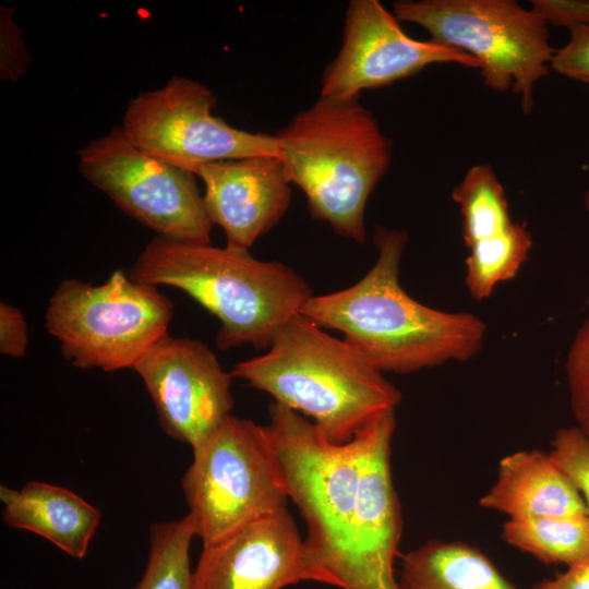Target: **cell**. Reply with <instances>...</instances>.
I'll return each instance as SVG.
<instances>
[{
	"mask_svg": "<svg viewBox=\"0 0 589 589\" xmlns=\"http://www.w3.org/2000/svg\"><path fill=\"white\" fill-rule=\"evenodd\" d=\"M402 230L376 227L378 256L356 284L313 296L300 314L322 328L344 334V340L381 373H411L477 356L485 324L468 312H446L412 299L399 283L407 244Z\"/></svg>",
	"mask_w": 589,
	"mask_h": 589,
	"instance_id": "cell-1",
	"label": "cell"
},
{
	"mask_svg": "<svg viewBox=\"0 0 589 589\" xmlns=\"http://www.w3.org/2000/svg\"><path fill=\"white\" fill-rule=\"evenodd\" d=\"M134 281L182 290L213 314L221 350L268 348L280 328L313 297L293 268L262 261L249 249L187 243L155 236L129 272Z\"/></svg>",
	"mask_w": 589,
	"mask_h": 589,
	"instance_id": "cell-2",
	"label": "cell"
},
{
	"mask_svg": "<svg viewBox=\"0 0 589 589\" xmlns=\"http://www.w3.org/2000/svg\"><path fill=\"white\" fill-rule=\"evenodd\" d=\"M232 377L269 394L312 422L334 444H346L401 401L397 387L344 339L300 313L267 352L238 362Z\"/></svg>",
	"mask_w": 589,
	"mask_h": 589,
	"instance_id": "cell-3",
	"label": "cell"
},
{
	"mask_svg": "<svg viewBox=\"0 0 589 589\" xmlns=\"http://www.w3.org/2000/svg\"><path fill=\"white\" fill-rule=\"evenodd\" d=\"M286 175L313 218L358 243L366 239L368 200L386 173L390 140L360 96H321L277 134Z\"/></svg>",
	"mask_w": 589,
	"mask_h": 589,
	"instance_id": "cell-4",
	"label": "cell"
},
{
	"mask_svg": "<svg viewBox=\"0 0 589 589\" xmlns=\"http://www.w3.org/2000/svg\"><path fill=\"white\" fill-rule=\"evenodd\" d=\"M172 316V301L156 286L117 269L101 285L62 280L49 299L45 325L74 366L113 372L133 369L168 334Z\"/></svg>",
	"mask_w": 589,
	"mask_h": 589,
	"instance_id": "cell-5",
	"label": "cell"
},
{
	"mask_svg": "<svg viewBox=\"0 0 589 589\" xmlns=\"http://www.w3.org/2000/svg\"><path fill=\"white\" fill-rule=\"evenodd\" d=\"M393 14L426 29L430 40L476 58L489 88H510L521 111H532L534 85L548 75L555 51L532 9L515 0H406L394 3Z\"/></svg>",
	"mask_w": 589,
	"mask_h": 589,
	"instance_id": "cell-6",
	"label": "cell"
},
{
	"mask_svg": "<svg viewBox=\"0 0 589 589\" xmlns=\"http://www.w3.org/2000/svg\"><path fill=\"white\" fill-rule=\"evenodd\" d=\"M181 486L203 546L287 509L264 425L232 414L193 450Z\"/></svg>",
	"mask_w": 589,
	"mask_h": 589,
	"instance_id": "cell-7",
	"label": "cell"
},
{
	"mask_svg": "<svg viewBox=\"0 0 589 589\" xmlns=\"http://www.w3.org/2000/svg\"><path fill=\"white\" fill-rule=\"evenodd\" d=\"M79 171L156 236L211 244V223L193 172L139 148L121 127L77 151Z\"/></svg>",
	"mask_w": 589,
	"mask_h": 589,
	"instance_id": "cell-8",
	"label": "cell"
},
{
	"mask_svg": "<svg viewBox=\"0 0 589 589\" xmlns=\"http://www.w3.org/2000/svg\"><path fill=\"white\" fill-rule=\"evenodd\" d=\"M216 105L206 85L175 75L132 98L121 128L145 153L194 175L201 165L217 160L279 156L276 134L235 128L212 113Z\"/></svg>",
	"mask_w": 589,
	"mask_h": 589,
	"instance_id": "cell-9",
	"label": "cell"
},
{
	"mask_svg": "<svg viewBox=\"0 0 589 589\" xmlns=\"http://www.w3.org/2000/svg\"><path fill=\"white\" fill-rule=\"evenodd\" d=\"M395 410L360 431V478L341 553L330 576L341 589H400L394 563L402 519L390 468Z\"/></svg>",
	"mask_w": 589,
	"mask_h": 589,
	"instance_id": "cell-10",
	"label": "cell"
},
{
	"mask_svg": "<svg viewBox=\"0 0 589 589\" xmlns=\"http://www.w3.org/2000/svg\"><path fill=\"white\" fill-rule=\"evenodd\" d=\"M170 437L201 447L231 416V373L199 339L169 334L134 364Z\"/></svg>",
	"mask_w": 589,
	"mask_h": 589,
	"instance_id": "cell-11",
	"label": "cell"
},
{
	"mask_svg": "<svg viewBox=\"0 0 589 589\" xmlns=\"http://www.w3.org/2000/svg\"><path fill=\"white\" fill-rule=\"evenodd\" d=\"M458 63L480 69L470 55L417 40L401 28L397 17L377 0L350 1L342 43L321 79V96L350 98L412 76L434 63Z\"/></svg>",
	"mask_w": 589,
	"mask_h": 589,
	"instance_id": "cell-12",
	"label": "cell"
},
{
	"mask_svg": "<svg viewBox=\"0 0 589 589\" xmlns=\"http://www.w3.org/2000/svg\"><path fill=\"white\" fill-rule=\"evenodd\" d=\"M302 581L327 585L287 509L203 546L193 570V589H284Z\"/></svg>",
	"mask_w": 589,
	"mask_h": 589,
	"instance_id": "cell-13",
	"label": "cell"
},
{
	"mask_svg": "<svg viewBox=\"0 0 589 589\" xmlns=\"http://www.w3.org/2000/svg\"><path fill=\"white\" fill-rule=\"evenodd\" d=\"M205 185V209L226 235L227 245L249 249L274 228L291 201L279 156L217 160L195 170Z\"/></svg>",
	"mask_w": 589,
	"mask_h": 589,
	"instance_id": "cell-14",
	"label": "cell"
},
{
	"mask_svg": "<svg viewBox=\"0 0 589 589\" xmlns=\"http://www.w3.org/2000/svg\"><path fill=\"white\" fill-rule=\"evenodd\" d=\"M481 507L512 518L588 515L572 479L551 454L538 449L504 456Z\"/></svg>",
	"mask_w": 589,
	"mask_h": 589,
	"instance_id": "cell-15",
	"label": "cell"
},
{
	"mask_svg": "<svg viewBox=\"0 0 589 589\" xmlns=\"http://www.w3.org/2000/svg\"><path fill=\"white\" fill-rule=\"evenodd\" d=\"M5 525L36 533L74 558H84L101 514L74 492L41 481L0 486Z\"/></svg>",
	"mask_w": 589,
	"mask_h": 589,
	"instance_id": "cell-16",
	"label": "cell"
},
{
	"mask_svg": "<svg viewBox=\"0 0 589 589\" xmlns=\"http://www.w3.org/2000/svg\"><path fill=\"white\" fill-rule=\"evenodd\" d=\"M400 589H518L479 549L429 540L401 558Z\"/></svg>",
	"mask_w": 589,
	"mask_h": 589,
	"instance_id": "cell-17",
	"label": "cell"
},
{
	"mask_svg": "<svg viewBox=\"0 0 589 589\" xmlns=\"http://www.w3.org/2000/svg\"><path fill=\"white\" fill-rule=\"evenodd\" d=\"M502 538L543 563L570 566L589 555V516L512 518Z\"/></svg>",
	"mask_w": 589,
	"mask_h": 589,
	"instance_id": "cell-18",
	"label": "cell"
},
{
	"mask_svg": "<svg viewBox=\"0 0 589 589\" xmlns=\"http://www.w3.org/2000/svg\"><path fill=\"white\" fill-rule=\"evenodd\" d=\"M462 217V238L473 243L503 232L514 223L504 187L489 164L471 167L452 192Z\"/></svg>",
	"mask_w": 589,
	"mask_h": 589,
	"instance_id": "cell-19",
	"label": "cell"
},
{
	"mask_svg": "<svg viewBox=\"0 0 589 589\" xmlns=\"http://www.w3.org/2000/svg\"><path fill=\"white\" fill-rule=\"evenodd\" d=\"M531 248V235L520 223H513L503 232L470 245L465 278L470 296L482 301L498 284L514 278Z\"/></svg>",
	"mask_w": 589,
	"mask_h": 589,
	"instance_id": "cell-20",
	"label": "cell"
},
{
	"mask_svg": "<svg viewBox=\"0 0 589 589\" xmlns=\"http://www.w3.org/2000/svg\"><path fill=\"white\" fill-rule=\"evenodd\" d=\"M196 537L192 518L155 522L144 573L133 589H193L190 549Z\"/></svg>",
	"mask_w": 589,
	"mask_h": 589,
	"instance_id": "cell-21",
	"label": "cell"
},
{
	"mask_svg": "<svg viewBox=\"0 0 589 589\" xmlns=\"http://www.w3.org/2000/svg\"><path fill=\"white\" fill-rule=\"evenodd\" d=\"M565 375L576 426L589 441V316L569 346Z\"/></svg>",
	"mask_w": 589,
	"mask_h": 589,
	"instance_id": "cell-22",
	"label": "cell"
},
{
	"mask_svg": "<svg viewBox=\"0 0 589 589\" xmlns=\"http://www.w3.org/2000/svg\"><path fill=\"white\" fill-rule=\"evenodd\" d=\"M550 454L579 490L589 516V441L577 426L562 428Z\"/></svg>",
	"mask_w": 589,
	"mask_h": 589,
	"instance_id": "cell-23",
	"label": "cell"
},
{
	"mask_svg": "<svg viewBox=\"0 0 589 589\" xmlns=\"http://www.w3.org/2000/svg\"><path fill=\"white\" fill-rule=\"evenodd\" d=\"M14 11L12 5H0V77L16 83L26 73L32 56L14 21Z\"/></svg>",
	"mask_w": 589,
	"mask_h": 589,
	"instance_id": "cell-24",
	"label": "cell"
},
{
	"mask_svg": "<svg viewBox=\"0 0 589 589\" xmlns=\"http://www.w3.org/2000/svg\"><path fill=\"white\" fill-rule=\"evenodd\" d=\"M550 69L568 79L589 84V26L570 29L568 43L554 51Z\"/></svg>",
	"mask_w": 589,
	"mask_h": 589,
	"instance_id": "cell-25",
	"label": "cell"
},
{
	"mask_svg": "<svg viewBox=\"0 0 589 589\" xmlns=\"http://www.w3.org/2000/svg\"><path fill=\"white\" fill-rule=\"evenodd\" d=\"M531 4L546 25L563 26L569 31L589 26L588 0H531Z\"/></svg>",
	"mask_w": 589,
	"mask_h": 589,
	"instance_id": "cell-26",
	"label": "cell"
},
{
	"mask_svg": "<svg viewBox=\"0 0 589 589\" xmlns=\"http://www.w3.org/2000/svg\"><path fill=\"white\" fill-rule=\"evenodd\" d=\"M27 324L23 312L9 303H0V353L20 359L27 348Z\"/></svg>",
	"mask_w": 589,
	"mask_h": 589,
	"instance_id": "cell-27",
	"label": "cell"
},
{
	"mask_svg": "<svg viewBox=\"0 0 589 589\" xmlns=\"http://www.w3.org/2000/svg\"><path fill=\"white\" fill-rule=\"evenodd\" d=\"M533 589H589V555L555 578L538 582Z\"/></svg>",
	"mask_w": 589,
	"mask_h": 589,
	"instance_id": "cell-28",
	"label": "cell"
},
{
	"mask_svg": "<svg viewBox=\"0 0 589 589\" xmlns=\"http://www.w3.org/2000/svg\"><path fill=\"white\" fill-rule=\"evenodd\" d=\"M584 203H585L586 209L589 212V188L587 189L585 193Z\"/></svg>",
	"mask_w": 589,
	"mask_h": 589,
	"instance_id": "cell-29",
	"label": "cell"
}]
</instances>
